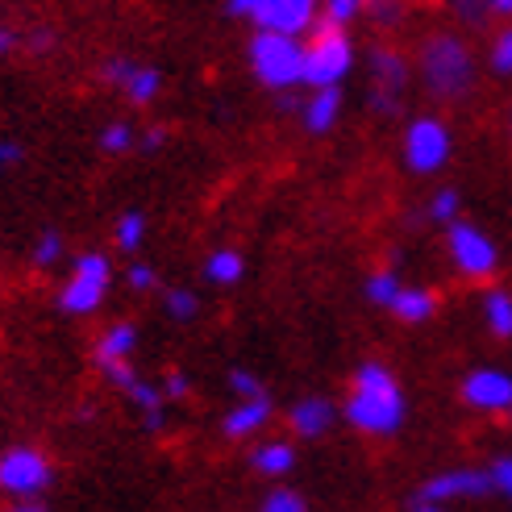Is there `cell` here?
<instances>
[{
  "mask_svg": "<svg viewBox=\"0 0 512 512\" xmlns=\"http://www.w3.org/2000/svg\"><path fill=\"white\" fill-rule=\"evenodd\" d=\"M483 309H488V325L496 329V334H500V338H512V300H508L504 292H492Z\"/></svg>",
  "mask_w": 512,
  "mask_h": 512,
  "instance_id": "20",
  "label": "cell"
},
{
  "mask_svg": "<svg viewBox=\"0 0 512 512\" xmlns=\"http://www.w3.org/2000/svg\"><path fill=\"white\" fill-rule=\"evenodd\" d=\"M234 392H242V396H263L259 379H250V375H242V371H234Z\"/></svg>",
  "mask_w": 512,
  "mask_h": 512,
  "instance_id": "34",
  "label": "cell"
},
{
  "mask_svg": "<svg viewBox=\"0 0 512 512\" xmlns=\"http://www.w3.org/2000/svg\"><path fill=\"white\" fill-rule=\"evenodd\" d=\"M263 508H267V512H304V500H300L296 492H271Z\"/></svg>",
  "mask_w": 512,
  "mask_h": 512,
  "instance_id": "26",
  "label": "cell"
},
{
  "mask_svg": "<svg viewBox=\"0 0 512 512\" xmlns=\"http://www.w3.org/2000/svg\"><path fill=\"white\" fill-rule=\"evenodd\" d=\"M392 309H396V317L400 321H425L429 313H433V296L429 292H396V300H392Z\"/></svg>",
  "mask_w": 512,
  "mask_h": 512,
  "instance_id": "18",
  "label": "cell"
},
{
  "mask_svg": "<svg viewBox=\"0 0 512 512\" xmlns=\"http://www.w3.org/2000/svg\"><path fill=\"white\" fill-rule=\"evenodd\" d=\"M167 313H171L175 321H188V317L196 313V296L184 292V288H179V292H167Z\"/></svg>",
  "mask_w": 512,
  "mask_h": 512,
  "instance_id": "24",
  "label": "cell"
},
{
  "mask_svg": "<svg viewBox=\"0 0 512 512\" xmlns=\"http://www.w3.org/2000/svg\"><path fill=\"white\" fill-rule=\"evenodd\" d=\"M371 67H375V80H379V92H375L379 109H392V96L404 84V63L396 55H383V50H379V55L371 59Z\"/></svg>",
  "mask_w": 512,
  "mask_h": 512,
  "instance_id": "15",
  "label": "cell"
},
{
  "mask_svg": "<svg viewBox=\"0 0 512 512\" xmlns=\"http://www.w3.org/2000/svg\"><path fill=\"white\" fill-rule=\"evenodd\" d=\"M263 30H279V34H300L304 25L313 21V0H259V9L250 13Z\"/></svg>",
  "mask_w": 512,
  "mask_h": 512,
  "instance_id": "10",
  "label": "cell"
},
{
  "mask_svg": "<svg viewBox=\"0 0 512 512\" xmlns=\"http://www.w3.org/2000/svg\"><path fill=\"white\" fill-rule=\"evenodd\" d=\"M163 392H167V396H188V379H184V375H167Z\"/></svg>",
  "mask_w": 512,
  "mask_h": 512,
  "instance_id": "35",
  "label": "cell"
},
{
  "mask_svg": "<svg viewBox=\"0 0 512 512\" xmlns=\"http://www.w3.org/2000/svg\"><path fill=\"white\" fill-rule=\"evenodd\" d=\"M404 155H408V167L413 171H438L450 155V134L442 121H417L408 130V142H404Z\"/></svg>",
  "mask_w": 512,
  "mask_h": 512,
  "instance_id": "8",
  "label": "cell"
},
{
  "mask_svg": "<svg viewBox=\"0 0 512 512\" xmlns=\"http://www.w3.org/2000/svg\"><path fill=\"white\" fill-rule=\"evenodd\" d=\"M346 71H350V42L342 38L338 21H329L317 34V42L304 50V84L329 88V84H338Z\"/></svg>",
  "mask_w": 512,
  "mask_h": 512,
  "instance_id": "4",
  "label": "cell"
},
{
  "mask_svg": "<svg viewBox=\"0 0 512 512\" xmlns=\"http://www.w3.org/2000/svg\"><path fill=\"white\" fill-rule=\"evenodd\" d=\"M267 417H271L267 396H246V404H238L234 413L225 417V433H229V438H242V433H254V429H259Z\"/></svg>",
  "mask_w": 512,
  "mask_h": 512,
  "instance_id": "13",
  "label": "cell"
},
{
  "mask_svg": "<svg viewBox=\"0 0 512 512\" xmlns=\"http://www.w3.org/2000/svg\"><path fill=\"white\" fill-rule=\"evenodd\" d=\"M396 292H400V284H396V275H392V271H379V275H371L367 296H371L375 304H392V300H396Z\"/></svg>",
  "mask_w": 512,
  "mask_h": 512,
  "instance_id": "22",
  "label": "cell"
},
{
  "mask_svg": "<svg viewBox=\"0 0 512 512\" xmlns=\"http://www.w3.org/2000/svg\"><path fill=\"white\" fill-rule=\"evenodd\" d=\"M492 63H496V71H512V30L500 34V42L492 50Z\"/></svg>",
  "mask_w": 512,
  "mask_h": 512,
  "instance_id": "29",
  "label": "cell"
},
{
  "mask_svg": "<svg viewBox=\"0 0 512 512\" xmlns=\"http://www.w3.org/2000/svg\"><path fill=\"white\" fill-rule=\"evenodd\" d=\"M134 142V134H130V125H109V130L105 134H100V146H105V150H113V155H117V150H125V146H130Z\"/></svg>",
  "mask_w": 512,
  "mask_h": 512,
  "instance_id": "25",
  "label": "cell"
},
{
  "mask_svg": "<svg viewBox=\"0 0 512 512\" xmlns=\"http://www.w3.org/2000/svg\"><path fill=\"white\" fill-rule=\"evenodd\" d=\"M250 59L267 88H292L304 80V50L292 42V34L263 30L250 46Z\"/></svg>",
  "mask_w": 512,
  "mask_h": 512,
  "instance_id": "2",
  "label": "cell"
},
{
  "mask_svg": "<svg viewBox=\"0 0 512 512\" xmlns=\"http://www.w3.org/2000/svg\"><path fill=\"white\" fill-rule=\"evenodd\" d=\"M254 467L259 471H267V475H284V471H292V446H263L259 454H254Z\"/></svg>",
  "mask_w": 512,
  "mask_h": 512,
  "instance_id": "21",
  "label": "cell"
},
{
  "mask_svg": "<svg viewBox=\"0 0 512 512\" xmlns=\"http://www.w3.org/2000/svg\"><path fill=\"white\" fill-rule=\"evenodd\" d=\"M338 105H342V96H338V84H329V88H317L313 105L304 109V125H309L313 134H325L329 125L338 121Z\"/></svg>",
  "mask_w": 512,
  "mask_h": 512,
  "instance_id": "14",
  "label": "cell"
},
{
  "mask_svg": "<svg viewBox=\"0 0 512 512\" xmlns=\"http://www.w3.org/2000/svg\"><path fill=\"white\" fill-rule=\"evenodd\" d=\"M450 254H454L458 271H467L475 279L496 271V246L483 238L475 225H450Z\"/></svg>",
  "mask_w": 512,
  "mask_h": 512,
  "instance_id": "9",
  "label": "cell"
},
{
  "mask_svg": "<svg viewBox=\"0 0 512 512\" xmlns=\"http://www.w3.org/2000/svg\"><path fill=\"white\" fill-rule=\"evenodd\" d=\"M492 9L504 13V17H512V0H492Z\"/></svg>",
  "mask_w": 512,
  "mask_h": 512,
  "instance_id": "38",
  "label": "cell"
},
{
  "mask_svg": "<svg viewBox=\"0 0 512 512\" xmlns=\"http://www.w3.org/2000/svg\"><path fill=\"white\" fill-rule=\"evenodd\" d=\"M142 229H146V221H142L138 213L121 217V225H117V242H121V250H134V246L142 242Z\"/></svg>",
  "mask_w": 512,
  "mask_h": 512,
  "instance_id": "23",
  "label": "cell"
},
{
  "mask_svg": "<svg viewBox=\"0 0 512 512\" xmlns=\"http://www.w3.org/2000/svg\"><path fill=\"white\" fill-rule=\"evenodd\" d=\"M5 46H9V38H5V34H0V50H5Z\"/></svg>",
  "mask_w": 512,
  "mask_h": 512,
  "instance_id": "39",
  "label": "cell"
},
{
  "mask_svg": "<svg viewBox=\"0 0 512 512\" xmlns=\"http://www.w3.org/2000/svg\"><path fill=\"white\" fill-rule=\"evenodd\" d=\"M59 254H63V242H59L55 234H46V238L38 242V250H34V259H38L42 267H50V263H55V259H59Z\"/></svg>",
  "mask_w": 512,
  "mask_h": 512,
  "instance_id": "28",
  "label": "cell"
},
{
  "mask_svg": "<svg viewBox=\"0 0 512 512\" xmlns=\"http://www.w3.org/2000/svg\"><path fill=\"white\" fill-rule=\"evenodd\" d=\"M463 396H467V404L488 408V413H496V408H512V379L504 371H475L463 383Z\"/></svg>",
  "mask_w": 512,
  "mask_h": 512,
  "instance_id": "11",
  "label": "cell"
},
{
  "mask_svg": "<svg viewBox=\"0 0 512 512\" xmlns=\"http://www.w3.org/2000/svg\"><path fill=\"white\" fill-rule=\"evenodd\" d=\"M496 488L488 471H450V475H438L429 479L425 488L417 492V504L413 508H442L446 500H458V496H488Z\"/></svg>",
  "mask_w": 512,
  "mask_h": 512,
  "instance_id": "6",
  "label": "cell"
},
{
  "mask_svg": "<svg viewBox=\"0 0 512 512\" xmlns=\"http://www.w3.org/2000/svg\"><path fill=\"white\" fill-rule=\"evenodd\" d=\"M454 209H458V196H454V192H438V196H433V204H429L433 221H450Z\"/></svg>",
  "mask_w": 512,
  "mask_h": 512,
  "instance_id": "27",
  "label": "cell"
},
{
  "mask_svg": "<svg viewBox=\"0 0 512 512\" xmlns=\"http://www.w3.org/2000/svg\"><path fill=\"white\" fill-rule=\"evenodd\" d=\"M350 425L367 429V433H396L404 421V396L396 388V379L383 367H363L354 383V396L346 404Z\"/></svg>",
  "mask_w": 512,
  "mask_h": 512,
  "instance_id": "1",
  "label": "cell"
},
{
  "mask_svg": "<svg viewBox=\"0 0 512 512\" xmlns=\"http://www.w3.org/2000/svg\"><path fill=\"white\" fill-rule=\"evenodd\" d=\"M358 5H363V0H329V21H350L354 13H358Z\"/></svg>",
  "mask_w": 512,
  "mask_h": 512,
  "instance_id": "31",
  "label": "cell"
},
{
  "mask_svg": "<svg viewBox=\"0 0 512 512\" xmlns=\"http://www.w3.org/2000/svg\"><path fill=\"white\" fill-rule=\"evenodd\" d=\"M259 9V0H234V13H254Z\"/></svg>",
  "mask_w": 512,
  "mask_h": 512,
  "instance_id": "37",
  "label": "cell"
},
{
  "mask_svg": "<svg viewBox=\"0 0 512 512\" xmlns=\"http://www.w3.org/2000/svg\"><path fill=\"white\" fill-rule=\"evenodd\" d=\"M492 483L496 488L512 500V458H504V463H496V471H492Z\"/></svg>",
  "mask_w": 512,
  "mask_h": 512,
  "instance_id": "32",
  "label": "cell"
},
{
  "mask_svg": "<svg viewBox=\"0 0 512 512\" xmlns=\"http://www.w3.org/2000/svg\"><path fill=\"white\" fill-rule=\"evenodd\" d=\"M204 275L213 279V284H238V275H242V259L234 250H221L213 254L209 263H204Z\"/></svg>",
  "mask_w": 512,
  "mask_h": 512,
  "instance_id": "19",
  "label": "cell"
},
{
  "mask_svg": "<svg viewBox=\"0 0 512 512\" xmlns=\"http://www.w3.org/2000/svg\"><path fill=\"white\" fill-rule=\"evenodd\" d=\"M105 75L113 84H125V92H130L138 105L142 100H155V92H159V71H150V67H134V63H109L105 67Z\"/></svg>",
  "mask_w": 512,
  "mask_h": 512,
  "instance_id": "12",
  "label": "cell"
},
{
  "mask_svg": "<svg viewBox=\"0 0 512 512\" xmlns=\"http://www.w3.org/2000/svg\"><path fill=\"white\" fill-rule=\"evenodd\" d=\"M130 284H134L138 292H146V288H155V271H150V267H142V263H138V267L130 271Z\"/></svg>",
  "mask_w": 512,
  "mask_h": 512,
  "instance_id": "33",
  "label": "cell"
},
{
  "mask_svg": "<svg viewBox=\"0 0 512 512\" xmlns=\"http://www.w3.org/2000/svg\"><path fill=\"white\" fill-rule=\"evenodd\" d=\"M458 5V13H463L467 21H483L488 17V9H492V0H454Z\"/></svg>",
  "mask_w": 512,
  "mask_h": 512,
  "instance_id": "30",
  "label": "cell"
},
{
  "mask_svg": "<svg viewBox=\"0 0 512 512\" xmlns=\"http://www.w3.org/2000/svg\"><path fill=\"white\" fill-rule=\"evenodd\" d=\"M17 159V146H9V142H0V163H13Z\"/></svg>",
  "mask_w": 512,
  "mask_h": 512,
  "instance_id": "36",
  "label": "cell"
},
{
  "mask_svg": "<svg viewBox=\"0 0 512 512\" xmlns=\"http://www.w3.org/2000/svg\"><path fill=\"white\" fill-rule=\"evenodd\" d=\"M329 421H334V408H329L325 400H304L292 413V425H296V433H304V438H317V433H325Z\"/></svg>",
  "mask_w": 512,
  "mask_h": 512,
  "instance_id": "16",
  "label": "cell"
},
{
  "mask_svg": "<svg viewBox=\"0 0 512 512\" xmlns=\"http://www.w3.org/2000/svg\"><path fill=\"white\" fill-rule=\"evenodd\" d=\"M425 80L438 96H458L471 88V55L463 42L454 38H433L425 46Z\"/></svg>",
  "mask_w": 512,
  "mask_h": 512,
  "instance_id": "3",
  "label": "cell"
},
{
  "mask_svg": "<svg viewBox=\"0 0 512 512\" xmlns=\"http://www.w3.org/2000/svg\"><path fill=\"white\" fill-rule=\"evenodd\" d=\"M134 329L130 325H117V329H109L105 334V342H100V350H96V358H100V367H109V363H121V358H130V350H134Z\"/></svg>",
  "mask_w": 512,
  "mask_h": 512,
  "instance_id": "17",
  "label": "cell"
},
{
  "mask_svg": "<svg viewBox=\"0 0 512 512\" xmlns=\"http://www.w3.org/2000/svg\"><path fill=\"white\" fill-rule=\"evenodd\" d=\"M50 483V471H46V458L38 450H13L0 458V488L5 492H17V496H38Z\"/></svg>",
  "mask_w": 512,
  "mask_h": 512,
  "instance_id": "7",
  "label": "cell"
},
{
  "mask_svg": "<svg viewBox=\"0 0 512 512\" xmlns=\"http://www.w3.org/2000/svg\"><path fill=\"white\" fill-rule=\"evenodd\" d=\"M109 292V263L100 254L80 259V267L71 271V284L63 288V309L67 313H92Z\"/></svg>",
  "mask_w": 512,
  "mask_h": 512,
  "instance_id": "5",
  "label": "cell"
}]
</instances>
